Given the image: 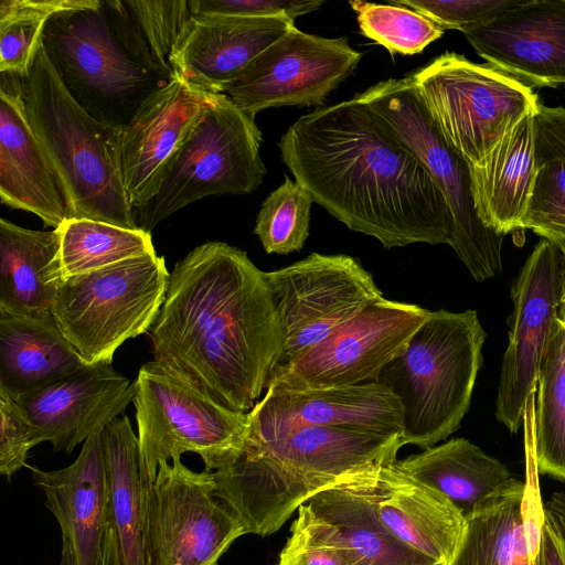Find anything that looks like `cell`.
Masks as SVG:
<instances>
[{
    "label": "cell",
    "instance_id": "1",
    "mask_svg": "<svg viewBox=\"0 0 565 565\" xmlns=\"http://www.w3.org/2000/svg\"><path fill=\"white\" fill-rule=\"evenodd\" d=\"M147 333L153 361L167 373L245 414L267 388L282 350L264 271L223 242L199 245L174 265Z\"/></svg>",
    "mask_w": 565,
    "mask_h": 565
},
{
    "label": "cell",
    "instance_id": "2",
    "mask_svg": "<svg viewBox=\"0 0 565 565\" xmlns=\"http://www.w3.org/2000/svg\"><path fill=\"white\" fill-rule=\"evenodd\" d=\"M313 202L385 248L449 244L452 216L425 166L355 96L298 118L278 143Z\"/></svg>",
    "mask_w": 565,
    "mask_h": 565
},
{
    "label": "cell",
    "instance_id": "3",
    "mask_svg": "<svg viewBox=\"0 0 565 565\" xmlns=\"http://www.w3.org/2000/svg\"><path fill=\"white\" fill-rule=\"evenodd\" d=\"M403 446L399 435L334 426L245 438L239 450L213 471L214 497L237 515L246 533L268 536L318 492L396 461Z\"/></svg>",
    "mask_w": 565,
    "mask_h": 565
},
{
    "label": "cell",
    "instance_id": "4",
    "mask_svg": "<svg viewBox=\"0 0 565 565\" xmlns=\"http://www.w3.org/2000/svg\"><path fill=\"white\" fill-rule=\"evenodd\" d=\"M41 42L60 82L96 120L125 128L172 71L152 55L124 1L95 0L45 22Z\"/></svg>",
    "mask_w": 565,
    "mask_h": 565
},
{
    "label": "cell",
    "instance_id": "5",
    "mask_svg": "<svg viewBox=\"0 0 565 565\" xmlns=\"http://www.w3.org/2000/svg\"><path fill=\"white\" fill-rule=\"evenodd\" d=\"M26 118L56 166L75 217L138 230L121 175V128L89 116L66 92L41 39L22 77Z\"/></svg>",
    "mask_w": 565,
    "mask_h": 565
},
{
    "label": "cell",
    "instance_id": "6",
    "mask_svg": "<svg viewBox=\"0 0 565 565\" xmlns=\"http://www.w3.org/2000/svg\"><path fill=\"white\" fill-rule=\"evenodd\" d=\"M476 310L429 311L406 349L380 372L402 407L403 445L427 449L455 433L469 409L486 340Z\"/></svg>",
    "mask_w": 565,
    "mask_h": 565
},
{
    "label": "cell",
    "instance_id": "7",
    "mask_svg": "<svg viewBox=\"0 0 565 565\" xmlns=\"http://www.w3.org/2000/svg\"><path fill=\"white\" fill-rule=\"evenodd\" d=\"M169 277L156 252L70 276L58 285L52 316L85 364H111L125 341L152 326Z\"/></svg>",
    "mask_w": 565,
    "mask_h": 565
},
{
    "label": "cell",
    "instance_id": "8",
    "mask_svg": "<svg viewBox=\"0 0 565 565\" xmlns=\"http://www.w3.org/2000/svg\"><path fill=\"white\" fill-rule=\"evenodd\" d=\"M355 97L427 169L452 216L449 246L476 281L502 270L503 235L480 221L468 164L446 142L411 75L380 82Z\"/></svg>",
    "mask_w": 565,
    "mask_h": 565
},
{
    "label": "cell",
    "instance_id": "9",
    "mask_svg": "<svg viewBox=\"0 0 565 565\" xmlns=\"http://www.w3.org/2000/svg\"><path fill=\"white\" fill-rule=\"evenodd\" d=\"M409 75L444 139L469 169L541 104L512 76L454 52Z\"/></svg>",
    "mask_w": 565,
    "mask_h": 565
},
{
    "label": "cell",
    "instance_id": "10",
    "mask_svg": "<svg viewBox=\"0 0 565 565\" xmlns=\"http://www.w3.org/2000/svg\"><path fill=\"white\" fill-rule=\"evenodd\" d=\"M254 118L227 95L215 94L172 159L157 194L139 210V228L150 233L166 217L205 196L256 190L266 168Z\"/></svg>",
    "mask_w": 565,
    "mask_h": 565
},
{
    "label": "cell",
    "instance_id": "11",
    "mask_svg": "<svg viewBox=\"0 0 565 565\" xmlns=\"http://www.w3.org/2000/svg\"><path fill=\"white\" fill-rule=\"evenodd\" d=\"M134 405L143 490L163 462L198 454L215 471L243 445L248 413L230 411L167 373L154 361L138 371Z\"/></svg>",
    "mask_w": 565,
    "mask_h": 565
},
{
    "label": "cell",
    "instance_id": "12",
    "mask_svg": "<svg viewBox=\"0 0 565 565\" xmlns=\"http://www.w3.org/2000/svg\"><path fill=\"white\" fill-rule=\"evenodd\" d=\"M213 471L195 472L180 458L159 466L143 490V542L148 565H217L246 534L237 515L215 500Z\"/></svg>",
    "mask_w": 565,
    "mask_h": 565
},
{
    "label": "cell",
    "instance_id": "13",
    "mask_svg": "<svg viewBox=\"0 0 565 565\" xmlns=\"http://www.w3.org/2000/svg\"><path fill=\"white\" fill-rule=\"evenodd\" d=\"M264 278L282 338L275 369L384 298L372 275L355 258L342 254L311 253L287 267L264 271Z\"/></svg>",
    "mask_w": 565,
    "mask_h": 565
},
{
    "label": "cell",
    "instance_id": "14",
    "mask_svg": "<svg viewBox=\"0 0 565 565\" xmlns=\"http://www.w3.org/2000/svg\"><path fill=\"white\" fill-rule=\"evenodd\" d=\"M428 312L414 303L382 298L318 344L274 369L267 386L305 390L376 382L382 369L404 352Z\"/></svg>",
    "mask_w": 565,
    "mask_h": 565
},
{
    "label": "cell",
    "instance_id": "15",
    "mask_svg": "<svg viewBox=\"0 0 565 565\" xmlns=\"http://www.w3.org/2000/svg\"><path fill=\"white\" fill-rule=\"evenodd\" d=\"M361 57L347 38H323L294 26L254 57L221 94L252 117L273 107L321 106Z\"/></svg>",
    "mask_w": 565,
    "mask_h": 565
},
{
    "label": "cell",
    "instance_id": "16",
    "mask_svg": "<svg viewBox=\"0 0 565 565\" xmlns=\"http://www.w3.org/2000/svg\"><path fill=\"white\" fill-rule=\"evenodd\" d=\"M563 257L542 239L512 289L509 343L501 365L495 417L516 433L536 392L539 372L557 319Z\"/></svg>",
    "mask_w": 565,
    "mask_h": 565
},
{
    "label": "cell",
    "instance_id": "17",
    "mask_svg": "<svg viewBox=\"0 0 565 565\" xmlns=\"http://www.w3.org/2000/svg\"><path fill=\"white\" fill-rule=\"evenodd\" d=\"M134 399V382L110 364H84L76 371L22 394L14 401L39 444L70 454L79 443L122 414Z\"/></svg>",
    "mask_w": 565,
    "mask_h": 565
},
{
    "label": "cell",
    "instance_id": "18",
    "mask_svg": "<svg viewBox=\"0 0 565 565\" xmlns=\"http://www.w3.org/2000/svg\"><path fill=\"white\" fill-rule=\"evenodd\" d=\"M302 426H334L399 435L402 407L384 385L294 390L269 385L248 413L245 438H268Z\"/></svg>",
    "mask_w": 565,
    "mask_h": 565
},
{
    "label": "cell",
    "instance_id": "19",
    "mask_svg": "<svg viewBox=\"0 0 565 565\" xmlns=\"http://www.w3.org/2000/svg\"><path fill=\"white\" fill-rule=\"evenodd\" d=\"M214 95L175 77L122 128L121 175L134 210L143 209L154 198L172 159Z\"/></svg>",
    "mask_w": 565,
    "mask_h": 565
},
{
    "label": "cell",
    "instance_id": "20",
    "mask_svg": "<svg viewBox=\"0 0 565 565\" xmlns=\"http://www.w3.org/2000/svg\"><path fill=\"white\" fill-rule=\"evenodd\" d=\"M22 77L0 73V198L57 228L75 213L56 166L26 118Z\"/></svg>",
    "mask_w": 565,
    "mask_h": 565
},
{
    "label": "cell",
    "instance_id": "21",
    "mask_svg": "<svg viewBox=\"0 0 565 565\" xmlns=\"http://www.w3.org/2000/svg\"><path fill=\"white\" fill-rule=\"evenodd\" d=\"M463 35L487 64L527 87L565 86V0H521Z\"/></svg>",
    "mask_w": 565,
    "mask_h": 565
},
{
    "label": "cell",
    "instance_id": "22",
    "mask_svg": "<svg viewBox=\"0 0 565 565\" xmlns=\"http://www.w3.org/2000/svg\"><path fill=\"white\" fill-rule=\"evenodd\" d=\"M102 433L88 437L76 460L66 468L44 471L26 465L34 486L45 494L44 504L55 516L76 565L103 564L110 524V491Z\"/></svg>",
    "mask_w": 565,
    "mask_h": 565
},
{
    "label": "cell",
    "instance_id": "23",
    "mask_svg": "<svg viewBox=\"0 0 565 565\" xmlns=\"http://www.w3.org/2000/svg\"><path fill=\"white\" fill-rule=\"evenodd\" d=\"M370 490L375 514L393 537L436 565L451 564L467 520L448 498L406 475L396 461L373 471Z\"/></svg>",
    "mask_w": 565,
    "mask_h": 565
},
{
    "label": "cell",
    "instance_id": "24",
    "mask_svg": "<svg viewBox=\"0 0 565 565\" xmlns=\"http://www.w3.org/2000/svg\"><path fill=\"white\" fill-rule=\"evenodd\" d=\"M295 26L281 17L193 15L171 55L175 77L207 93L221 94L259 53Z\"/></svg>",
    "mask_w": 565,
    "mask_h": 565
},
{
    "label": "cell",
    "instance_id": "25",
    "mask_svg": "<svg viewBox=\"0 0 565 565\" xmlns=\"http://www.w3.org/2000/svg\"><path fill=\"white\" fill-rule=\"evenodd\" d=\"M526 482L514 479L481 503L467 518L458 552L450 565H534L543 509Z\"/></svg>",
    "mask_w": 565,
    "mask_h": 565
},
{
    "label": "cell",
    "instance_id": "26",
    "mask_svg": "<svg viewBox=\"0 0 565 565\" xmlns=\"http://www.w3.org/2000/svg\"><path fill=\"white\" fill-rule=\"evenodd\" d=\"M534 113L524 116L480 166L469 169L478 217L484 226L503 236L522 230L539 171Z\"/></svg>",
    "mask_w": 565,
    "mask_h": 565
},
{
    "label": "cell",
    "instance_id": "27",
    "mask_svg": "<svg viewBox=\"0 0 565 565\" xmlns=\"http://www.w3.org/2000/svg\"><path fill=\"white\" fill-rule=\"evenodd\" d=\"M61 237L0 220V313L45 317L63 279Z\"/></svg>",
    "mask_w": 565,
    "mask_h": 565
},
{
    "label": "cell",
    "instance_id": "28",
    "mask_svg": "<svg viewBox=\"0 0 565 565\" xmlns=\"http://www.w3.org/2000/svg\"><path fill=\"white\" fill-rule=\"evenodd\" d=\"M377 467L318 492L305 504L341 539L361 565H436L399 543L380 523L370 490Z\"/></svg>",
    "mask_w": 565,
    "mask_h": 565
},
{
    "label": "cell",
    "instance_id": "29",
    "mask_svg": "<svg viewBox=\"0 0 565 565\" xmlns=\"http://www.w3.org/2000/svg\"><path fill=\"white\" fill-rule=\"evenodd\" d=\"M84 364L52 315L15 317L0 313V392L12 399Z\"/></svg>",
    "mask_w": 565,
    "mask_h": 565
},
{
    "label": "cell",
    "instance_id": "30",
    "mask_svg": "<svg viewBox=\"0 0 565 565\" xmlns=\"http://www.w3.org/2000/svg\"><path fill=\"white\" fill-rule=\"evenodd\" d=\"M397 467L448 498L467 518L515 477L466 438H452L403 460Z\"/></svg>",
    "mask_w": 565,
    "mask_h": 565
},
{
    "label": "cell",
    "instance_id": "31",
    "mask_svg": "<svg viewBox=\"0 0 565 565\" xmlns=\"http://www.w3.org/2000/svg\"><path fill=\"white\" fill-rule=\"evenodd\" d=\"M102 437L110 491L109 522L115 531L120 565H148L138 437L127 416L107 424Z\"/></svg>",
    "mask_w": 565,
    "mask_h": 565
},
{
    "label": "cell",
    "instance_id": "32",
    "mask_svg": "<svg viewBox=\"0 0 565 565\" xmlns=\"http://www.w3.org/2000/svg\"><path fill=\"white\" fill-rule=\"evenodd\" d=\"M536 392V468L542 475L565 481V323L558 318L543 355Z\"/></svg>",
    "mask_w": 565,
    "mask_h": 565
},
{
    "label": "cell",
    "instance_id": "33",
    "mask_svg": "<svg viewBox=\"0 0 565 565\" xmlns=\"http://www.w3.org/2000/svg\"><path fill=\"white\" fill-rule=\"evenodd\" d=\"M63 278L153 253L151 234L89 218H70L56 228Z\"/></svg>",
    "mask_w": 565,
    "mask_h": 565
},
{
    "label": "cell",
    "instance_id": "34",
    "mask_svg": "<svg viewBox=\"0 0 565 565\" xmlns=\"http://www.w3.org/2000/svg\"><path fill=\"white\" fill-rule=\"evenodd\" d=\"M95 0H1L0 73L25 76L45 22L60 11L85 8Z\"/></svg>",
    "mask_w": 565,
    "mask_h": 565
},
{
    "label": "cell",
    "instance_id": "35",
    "mask_svg": "<svg viewBox=\"0 0 565 565\" xmlns=\"http://www.w3.org/2000/svg\"><path fill=\"white\" fill-rule=\"evenodd\" d=\"M311 194L288 177L264 200L254 234L267 254L300 250L309 235Z\"/></svg>",
    "mask_w": 565,
    "mask_h": 565
},
{
    "label": "cell",
    "instance_id": "36",
    "mask_svg": "<svg viewBox=\"0 0 565 565\" xmlns=\"http://www.w3.org/2000/svg\"><path fill=\"white\" fill-rule=\"evenodd\" d=\"M362 34L391 54L414 55L444 35V29L403 6L350 1Z\"/></svg>",
    "mask_w": 565,
    "mask_h": 565
},
{
    "label": "cell",
    "instance_id": "37",
    "mask_svg": "<svg viewBox=\"0 0 565 565\" xmlns=\"http://www.w3.org/2000/svg\"><path fill=\"white\" fill-rule=\"evenodd\" d=\"M278 565H361L354 553L308 507L298 508Z\"/></svg>",
    "mask_w": 565,
    "mask_h": 565
},
{
    "label": "cell",
    "instance_id": "38",
    "mask_svg": "<svg viewBox=\"0 0 565 565\" xmlns=\"http://www.w3.org/2000/svg\"><path fill=\"white\" fill-rule=\"evenodd\" d=\"M529 228L565 256V162L539 166L533 192L522 220Z\"/></svg>",
    "mask_w": 565,
    "mask_h": 565
},
{
    "label": "cell",
    "instance_id": "39",
    "mask_svg": "<svg viewBox=\"0 0 565 565\" xmlns=\"http://www.w3.org/2000/svg\"><path fill=\"white\" fill-rule=\"evenodd\" d=\"M124 3L152 55L172 71L173 49L192 18L188 0H124Z\"/></svg>",
    "mask_w": 565,
    "mask_h": 565
},
{
    "label": "cell",
    "instance_id": "40",
    "mask_svg": "<svg viewBox=\"0 0 565 565\" xmlns=\"http://www.w3.org/2000/svg\"><path fill=\"white\" fill-rule=\"evenodd\" d=\"M521 0H395L392 4L409 8L441 29L469 32L487 24L498 15L515 7Z\"/></svg>",
    "mask_w": 565,
    "mask_h": 565
},
{
    "label": "cell",
    "instance_id": "41",
    "mask_svg": "<svg viewBox=\"0 0 565 565\" xmlns=\"http://www.w3.org/2000/svg\"><path fill=\"white\" fill-rule=\"evenodd\" d=\"M0 473L9 480L26 467L28 454L39 440L15 401L3 392H0Z\"/></svg>",
    "mask_w": 565,
    "mask_h": 565
},
{
    "label": "cell",
    "instance_id": "42",
    "mask_svg": "<svg viewBox=\"0 0 565 565\" xmlns=\"http://www.w3.org/2000/svg\"><path fill=\"white\" fill-rule=\"evenodd\" d=\"M193 15L237 18H295L316 11L322 1L288 0H188Z\"/></svg>",
    "mask_w": 565,
    "mask_h": 565
},
{
    "label": "cell",
    "instance_id": "43",
    "mask_svg": "<svg viewBox=\"0 0 565 565\" xmlns=\"http://www.w3.org/2000/svg\"><path fill=\"white\" fill-rule=\"evenodd\" d=\"M533 126L537 166L553 160L565 162V108L540 104Z\"/></svg>",
    "mask_w": 565,
    "mask_h": 565
},
{
    "label": "cell",
    "instance_id": "44",
    "mask_svg": "<svg viewBox=\"0 0 565 565\" xmlns=\"http://www.w3.org/2000/svg\"><path fill=\"white\" fill-rule=\"evenodd\" d=\"M534 565H565L557 537L544 516Z\"/></svg>",
    "mask_w": 565,
    "mask_h": 565
},
{
    "label": "cell",
    "instance_id": "45",
    "mask_svg": "<svg viewBox=\"0 0 565 565\" xmlns=\"http://www.w3.org/2000/svg\"><path fill=\"white\" fill-rule=\"evenodd\" d=\"M543 516L554 531L565 559V510L547 501L543 505Z\"/></svg>",
    "mask_w": 565,
    "mask_h": 565
},
{
    "label": "cell",
    "instance_id": "46",
    "mask_svg": "<svg viewBox=\"0 0 565 565\" xmlns=\"http://www.w3.org/2000/svg\"><path fill=\"white\" fill-rule=\"evenodd\" d=\"M102 565H120L118 544L113 527L106 532Z\"/></svg>",
    "mask_w": 565,
    "mask_h": 565
},
{
    "label": "cell",
    "instance_id": "47",
    "mask_svg": "<svg viewBox=\"0 0 565 565\" xmlns=\"http://www.w3.org/2000/svg\"><path fill=\"white\" fill-rule=\"evenodd\" d=\"M563 257L562 278L557 318L565 323V256Z\"/></svg>",
    "mask_w": 565,
    "mask_h": 565
},
{
    "label": "cell",
    "instance_id": "48",
    "mask_svg": "<svg viewBox=\"0 0 565 565\" xmlns=\"http://www.w3.org/2000/svg\"><path fill=\"white\" fill-rule=\"evenodd\" d=\"M60 565H76L73 552L68 542L62 539V551Z\"/></svg>",
    "mask_w": 565,
    "mask_h": 565
}]
</instances>
